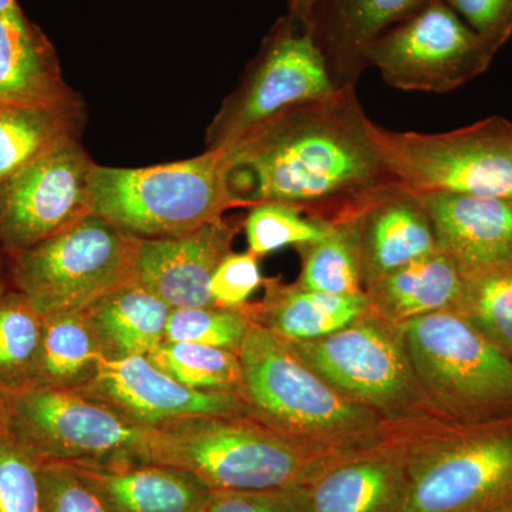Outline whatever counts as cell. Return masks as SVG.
<instances>
[{
  "instance_id": "obj_22",
  "label": "cell",
  "mask_w": 512,
  "mask_h": 512,
  "mask_svg": "<svg viewBox=\"0 0 512 512\" xmlns=\"http://www.w3.org/2000/svg\"><path fill=\"white\" fill-rule=\"evenodd\" d=\"M261 301L241 306L252 323L288 342L313 340L346 328L370 312L366 291L335 295L265 279Z\"/></svg>"
},
{
  "instance_id": "obj_34",
  "label": "cell",
  "mask_w": 512,
  "mask_h": 512,
  "mask_svg": "<svg viewBox=\"0 0 512 512\" xmlns=\"http://www.w3.org/2000/svg\"><path fill=\"white\" fill-rule=\"evenodd\" d=\"M40 512H111L100 494L70 464L43 463Z\"/></svg>"
},
{
  "instance_id": "obj_36",
  "label": "cell",
  "mask_w": 512,
  "mask_h": 512,
  "mask_svg": "<svg viewBox=\"0 0 512 512\" xmlns=\"http://www.w3.org/2000/svg\"><path fill=\"white\" fill-rule=\"evenodd\" d=\"M264 282L258 256L249 251L229 252L212 276V301L221 308H241Z\"/></svg>"
},
{
  "instance_id": "obj_40",
  "label": "cell",
  "mask_w": 512,
  "mask_h": 512,
  "mask_svg": "<svg viewBox=\"0 0 512 512\" xmlns=\"http://www.w3.org/2000/svg\"><path fill=\"white\" fill-rule=\"evenodd\" d=\"M16 8H19L18 2H16V0H0V13L9 12V10Z\"/></svg>"
},
{
  "instance_id": "obj_10",
  "label": "cell",
  "mask_w": 512,
  "mask_h": 512,
  "mask_svg": "<svg viewBox=\"0 0 512 512\" xmlns=\"http://www.w3.org/2000/svg\"><path fill=\"white\" fill-rule=\"evenodd\" d=\"M382 133L390 167L409 190L512 200V123L504 117L446 133Z\"/></svg>"
},
{
  "instance_id": "obj_15",
  "label": "cell",
  "mask_w": 512,
  "mask_h": 512,
  "mask_svg": "<svg viewBox=\"0 0 512 512\" xmlns=\"http://www.w3.org/2000/svg\"><path fill=\"white\" fill-rule=\"evenodd\" d=\"M238 231L237 222L221 217L181 237L138 239L134 279L171 309L217 306L211 279Z\"/></svg>"
},
{
  "instance_id": "obj_3",
  "label": "cell",
  "mask_w": 512,
  "mask_h": 512,
  "mask_svg": "<svg viewBox=\"0 0 512 512\" xmlns=\"http://www.w3.org/2000/svg\"><path fill=\"white\" fill-rule=\"evenodd\" d=\"M352 454L309 446L247 414H222L148 429L143 461L187 471L210 491H264L308 487Z\"/></svg>"
},
{
  "instance_id": "obj_13",
  "label": "cell",
  "mask_w": 512,
  "mask_h": 512,
  "mask_svg": "<svg viewBox=\"0 0 512 512\" xmlns=\"http://www.w3.org/2000/svg\"><path fill=\"white\" fill-rule=\"evenodd\" d=\"M92 158L66 141L0 184V242L16 255L90 212Z\"/></svg>"
},
{
  "instance_id": "obj_21",
  "label": "cell",
  "mask_w": 512,
  "mask_h": 512,
  "mask_svg": "<svg viewBox=\"0 0 512 512\" xmlns=\"http://www.w3.org/2000/svg\"><path fill=\"white\" fill-rule=\"evenodd\" d=\"M0 103L80 104L64 83L53 47L20 8L0 13Z\"/></svg>"
},
{
  "instance_id": "obj_6",
  "label": "cell",
  "mask_w": 512,
  "mask_h": 512,
  "mask_svg": "<svg viewBox=\"0 0 512 512\" xmlns=\"http://www.w3.org/2000/svg\"><path fill=\"white\" fill-rule=\"evenodd\" d=\"M397 328L440 419L484 423L512 417V357L460 312L431 313Z\"/></svg>"
},
{
  "instance_id": "obj_26",
  "label": "cell",
  "mask_w": 512,
  "mask_h": 512,
  "mask_svg": "<svg viewBox=\"0 0 512 512\" xmlns=\"http://www.w3.org/2000/svg\"><path fill=\"white\" fill-rule=\"evenodd\" d=\"M80 104L62 107L0 103V184L66 141L79 136Z\"/></svg>"
},
{
  "instance_id": "obj_17",
  "label": "cell",
  "mask_w": 512,
  "mask_h": 512,
  "mask_svg": "<svg viewBox=\"0 0 512 512\" xmlns=\"http://www.w3.org/2000/svg\"><path fill=\"white\" fill-rule=\"evenodd\" d=\"M406 454L397 427L389 439L336 461L308 485L311 512H402Z\"/></svg>"
},
{
  "instance_id": "obj_35",
  "label": "cell",
  "mask_w": 512,
  "mask_h": 512,
  "mask_svg": "<svg viewBox=\"0 0 512 512\" xmlns=\"http://www.w3.org/2000/svg\"><path fill=\"white\" fill-rule=\"evenodd\" d=\"M197 512H311L308 487L264 491H210Z\"/></svg>"
},
{
  "instance_id": "obj_4",
  "label": "cell",
  "mask_w": 512,
  "mask_h": 512,
  "mask_svg": "<svg viewBox=\"0 0 512 512\" xmlns=\"http://www.w3.org/2000/svg\"><path fill=\"white\" fill-rule=\"evenodd\" d=\"M406 454L402 512H495L512 505V417L397 427Z\"/></svg>"
},
{
  "instance_id": "obj_14",
  "label": "cell",
  "mask_w": 512,
  "mask_h": 512,
  "mask_svg": "<svg viewBox=\"0 0 512 512\" xmlns=\"http://www.w3.org/2000/svg\"><path fill=\"white\" fill-rule=\"evenodd\" d=\"M77 393L144 429L191 417L247 414L239 394L191 389L158 369L147 356L106 360L93 382Z\"/></svg>"
},
{
  "instance_id": "obj_30",
  "label": "cell",
  "mask_w": 512,
  "mask_h": 512,
  "mask_svg": "<svg viewBox=\"0 0 512 512\" xmlns=\"http://www.w3.org/2000/svg\"><path fill=\"white\" fill-rule=\"evenodd\" d=\"M456 311L512 357V268L468 276Z\"/></svg>"
},
{
  "instance_id": "obj_32",
  "label": "cell",
  "mask_w": 512,
  "mask_h": 512,
  "mask_svg": "<svg viewBox=\"0 0 512 512\" xmlns=\"http://www.w3.org/2000/svg\"><path fill=\"white\" fill-rule=\"evenodd\" d=\"M251 325V319L242 308L205 306L171 309L164 340L198 343L238 353Z\"/></svg>"
},
{
  "instance_id": "obj_27",
  "label": "cell",
  "mask_w": 512,
  "mask_h": 512,
  "mask_svg": "<svg viewBox=\"0 0 512 512\" xmlns=\"http://www.w3.org/2000/svg\"><path fill=\"white\" fill-rule=\"evenodd\" d=\"M359 217L336 222L319 241L296 248L302 258L301 275L296 284L335 295L365 292L360 265Z\"/></svg>"
},
{
  "instance_id": "obj_28",
  "label": "cell",
  "mask_w": 512,
  "mask_h": 512,
  "mask_svg": "<svg viewBox=\"0 0 512 512\" xmlns=\"http://www.w3.org/2000/svg\"><path fill=\"white\" fill-rule=\"evenodd\" d=\"M42 315L18 291L0 293V394L3 397L32 387L40 346Z\"/></svg>"
},
{
  "instance_id": "obj_24",
  "label": "cell",
  "mask_w": 512,
  "mask_h": 512,
  "mask_svg": "<svg viewBox=\"0 0 512 512\" xmlns=\"http://www.w3.org/2000/svg\"><path fill=\"white\" fill-rule=\"evenodd\" d=\"M171 308L136 279L126 282L86 309V318L104 359L147 356L164 342Z\"/></svg>"
},
{
  "instance_id": "obj_19",
  "label": "cell",
  "mask_w": 512,
  "mask_h": 512,
  "mask_svg": "<svg viewBox=\"0 0 512 512\" xmlns=\"http://www.w3.org/2000/svg\"><path fill=\"white\" fill-rule=\"evenodd\" d=\"M360 265L365 289L377 279L437 251L429 214L419 194L400 185L359 217Z\"/></svg>"
},
{
  "instance_id": "obj_11",
  "label": "cell",
  "mask_w": 512,
  "mask_h": 512,
  "mask_svg": "<svg viewBox=\"0 0 512 512\" xmlns=\"http://www.w3.org/2000/svg\"><path fill=\"white\" fill-rule=\"evenodd\" d=\"M339 90L311 28L279 20L207 131V150L234 143L284 111Z\"/></svg>"
},
{
  "instance_id": "obj_23",
  "label": "cell",
  "mask_w": 512,
  "mask_h": 512,
  "mask_svg": "<svg viewBox=\"0 0 512 512\" xmlns=\"http://www.w3.org/2000/svg\"><path fill=\"white\" fill-rule=\"evenodd\" d=\"M464 284L457 265L437 249L377 279L365 291L372 312L400 326L431 313L456 311Z\"/></svg>"
},
{
  "instance_id": "obj_2",
  "label": "cell",
  "mask_w": 512,
  "mask_h": 512,
  "mask_svg": "<svg viewBox=\"0 0 512 512\" xmlns=\"http://www.w3.org/2000/svg\"><path fill=\"white\" fill-rule=\"evenodd\" d=\"M247 416L332 453L382 443L396 426L340 393L274 333L252 323L238 352Z\"/></svg>"
},
{
  "instance_id": "obj_7",
  "label": "cell",
  "mask_w": 512,
  "mask_h": 512,
  "mask_svg": "<svg viewBox=\"0 0 512 512\" xmlns=\"http://www.w3.org/2000/svg\"><path fill=\"white\" fill-rule=\"evenodd\" d=\"M285 342L340 393L392 426L440 419L421 389L399 328L372 309L323 338Z\"/></svg>"
},
{
  "instance_id": "obj_8",
  "label": "cell",
  "mask_w": 512,
  "mask_h": 512,
  "mask_svg": "<svg viewBox=\"0 0 512 512\" xmlns=\"http://www.w3.org/2000/svg\"><path fill=\"white\" fill-rule=\"evenodd\" d=\"M138 238L89 212L13 255L16 289L43 316L84 312L134 279Z\"/></svg>"
},
{
  "instance_id": "obj_39",
  "label": "cell",
  "mask_w": 512,
  "mask_h": 512,
  "mask_svg": "<svg viewBox=\"0 0 512 512\" xmlns=\"http://www.w3.org/2000/svg\"><path fill=\"white\" fill-rule=\"evenodd\" d=\"M8 416H6V404L2 394H0V443L9 439Z\"/></svg>"
},
{
  "instance_id": "obj_5",
  "label": "cell",
  "mask_w": 512,
  "mask_h": 512,
  "mask_svg": "<svg viewBox=\"0 0 512 512\" xmlns=\"http://www.w3.org/2000/svg\"><path fill=\"white\" fill-rule=\"evenodd\" d=\"M234 207L220 150L151 167L94 165L90 212L138 239L181 237Z\"/></svg>"
},
{
  "instance_id": "obj_1",
  "label": "cell",
  "mask_w": 512,
  "mask_h": 512,
  "mask_svg": "<svg viewBox=\"0 0 512 512\" xmlns=\"http://www.w3.org/2000/svg\"><path fill=\"white\" fill-rule=\"evenodd\" d=\"M383 128L367 117L356 87L306 101L218 148L237 207L288 204L328 224L359 217L403 185Z\"/></svg>"
},
{
  "instance_id": "obj_18",
  "label": "cell",
  "mask_w": 512,
  "mask_h": 512,
  "mask_svg": "<svg viewBox=\"0 0 512 512\" xmlns=\"http://www.w3.org/2000/svg\"><path fill=\"white\" fill-rule=\"evenodd\" d=\"M433 0H319L308 26L336 87L355 86L367 70L366 52L387 30Z\"/></svg>"
},
{
  "instance_id": "obj_25",
  "label": "cell",
  "mask_w": 512,
  "mask_h": 512,
  "mask_svg": "<svg viewBox=\"0 0 512 512\" xmlns=\"http://www.w3.org/2000/svg\"><path fill=\"white\" fill-rule=\"evenodd\" d=\"M104 362L86 313H52L43 323L32 387L80 392L99 375Z\"/></svg>"
},
{
  "instance_id": "obj_38",
  "label": "cell",
  "mask_w": 512,
  "mask_h": 512,
  "mask_svg": "<svg viewBox=\"0 0 512 512\" xmlns=\"http://www.w3.org/2000/svg\"><path fill=\"white\" fill-rule=\"evenodd\" d=\"M319 0H286L288 18L308 26L309 20Z\"/></svg>"
},
{
  "instance_id": "obj_37",
  "label": "cell",
  "mask_w": 512,
  "mask_h": 512,
  "mask_svg": "<svg viewBox=\"0 0 512 512\" xmlns=\"http://www.w3.org/2000/svg\"><path fill=\"white\" fill-rule=\"evenodd\" d=\"M474 32L501 49L512 36V0H444Z\"/></svg>"
},
{
  "instance_id": "obj_12",
  "label": "cell",
  "mask_w": 512,
  "mask_h": 512,
  "mask_svg": "<svg viewBox=\"0 0 512 512\" xmlns=\"http://www.w3.org/2000/svg\"><path fill=\"white\" fill-rule=\"evenodd\" d=\"M497 52L444 0H433L377 37L366 64L394 89L443 94L487 72Z\"/></svg>"
},
{
  "instance_id": "obj_20",
  "label": "cell",
  "mask_w": 512,
  "mask_h": 512,
  "mask_svg": "<svg viewBox=\"0 0 512 512\" xmlns=\"http://www.w3.org/2000/svg\"><path fill=\"white\" fill-rule=\"evenodd\" d=\"M111 512H197L210 490L180 468L144 463L70 464Z\"/></svg>"
},
{
  "instance_id": "obj_41",
  "label": "cell",
  "mask_w": 512,
  "mask_h": 512,
  "mask_svg": "<svg viewBox=\"0 0 512 512\" xmlns=\"http://www.w3.org/2000/svg\"><path fill=\"white\" fill-rule=\"evenodd\" d=\"M5 291V285H3L2 276H0V293H3Z\"/></svg>"
},
{
  "instance_id": "obj_33",
  "label": "cell",
  "mask_w": 512,
  "mask_h": 512,
  "mask_svg": "<svg viewBox=\"0 0 512 512\" xmlns=\"http://www.w3.org/2000/svg\"><path fill=\"white\" fill-rule=\"evenodd\" d=\"M42 464L12 437L0 443V512H40Z\"/></svg>"
},
{
  "instance_id": "obj_29",
  "label": "cell",
  "mask_w": 512,
  "mask_h": 512,
  "mask_svg": "<svg viewBox=\"0 0 512 512\" xmlns=\"http://www.w3.org/2000/svg\"><path fill=\"white\" fill-rule=\"evenodd\" d=\"M147 357L158 369L191 389L241 396L242 369L238 353L198 343L164 340Z\"/></svg>"
},
{
  "instance_id": "obj_31",
  "label": "cell",
  "mask_w": 512,
  "mask_h": 512,
  "mask_svg": "<svg viewBox=\"0 0 512 512\" xmlns=\"http://www.w3.org/2000/svg\"><path fill=\"white\" fill-rule=\"evenodd\" d=\"M332 224L309 217L288 204L262 202L252 205L242 222L247 235L248 251L264 256L286 247L312 244L328 234Z\"/></svg>"
},
{
  "instance_id": "obj_42",
  "label": "cell",
  "mask_w": 512,
  "mask_h": 512,
  "mask_svg": "<svg viewBox=\"0 0 512 512\" xmlns=\"http://www.w3.org/2000/svg\"><path fill=\"white\" fill-rule=\"evenodd\" d=\"M495 512H512V505H511V507L504 508V510L495 511Z\"/></svg>"
},
{
  "instance_id": "obj_9",
  "label": "cell",
  "mask_w": 512,
  "mask_h": 512,
  "mask_svg": "<svg viewBox=\"0 0 512 512\" xmlns=\"http://www.w3.org/2000/svg\"><path fill=\"white\" fill-rule=\"evenodd\" d=\"M3 399L9 436L43 463L143 461L148 429L82 393L30 387Z\"/></svg>"
},
{
  "instance_id": "obj_16",
  "label": "cell",
  "mask_w": 512,
  "mask_h": 512,
  "mask_svg": "<svg viewBox=\"0 0 512 512\" xmlns=\"http://www.w3.org/2000/svg\"><path fill=\"white\" fill-rule=\"evenodd\" d=\"M437 249L464 278L512 268V200L456 194H419Z\"/></svg>"
}]
</instances>
